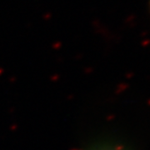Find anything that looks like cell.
Returning a JSON list of instances; mask_svg holds the SVG:
<instances>
[{
	"label": "cell",
	"instance_id": "1",
	"mask_svg": "<svg viewBox=\"0 0 150 150\" xmlns=\"http://www.w3.org/2000/svg\"><path fill=\"white\" fill-rule=\"evenodd\" d=\"M94 150H110V149H94Z\"/></svg>",
	"mask_w": 150,
	"mask_h": 150
}]
</instances>
